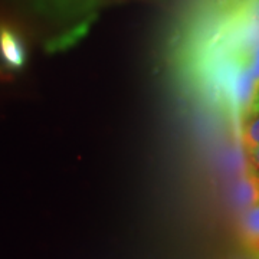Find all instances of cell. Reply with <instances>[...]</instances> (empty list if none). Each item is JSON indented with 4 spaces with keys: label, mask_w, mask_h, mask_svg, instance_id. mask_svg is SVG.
Returning <instances> with one entry per match:
<instances>
[{
    "label": "cell",
    "mask_w": 259,
    "mask_h": 259,
    "mask_svg": "<svg viewBox=\"0 0 259 259\" xmlns=\"http://www.w3.org/2000/svg\"><path fill=\"white\" fill-rule=\"evenodd\" d=\"M242 143L245 150L259 146V112L248 117L242 125Z\"/></svg>",
    "instance_id": "cell-4"
},
{
    "label": "cell",
    "mask_w": 259,
    "mask_h": 259,
    "mask_svg": "<svg viewBox=\"0 0 259 259\" xmlns=\"http://www.w3.org/2000/svg\"><path fill=\"white\" fill-rule=\"evenodd\" d=\"M28 61V48L25 37L15 26L0 23V65L12 72L25 68Z\"/></svg>",
    "instance_id": "cell-1"
},
{
    "label": "cell",
    "mask_w": 259,
    "mask_h": 259,
    "mask_svg": "<svg viewBox=\"0 0 259 259\" xmlns=\"http://www.w3.org/2000/svg\"><path fill=\"white\" fill-rule=\"evenodd\" d=\"M233 200L243 210L259 202V175L256 171H248L233 189Z\"/></svg>",
    "instance_id": "cell-3"
},
{
    "label": "cell",
    "mask_w": 259,
    "mask_h": 259,
    "mask_svg": "<svg viewBox=\"0 0 259 259\" xmlns=\"http://www.w3.org/2000/svg\"><path fill=\"white\" fill-rule=\"evenodd\" d=\"M246 153H248V158H249L250 164L259 170V146L250 148V150H246Z\"/></svg>",
    "instance_id": "cell-5"
},
{
    "label": "cell",
    "mask_w": 259,
    "mask_h": 259,
    "mask_svg": "<svg viewBox=\"0 0 259 259\" xmlns=\"http://www.w3.org/2000/svg\"><path fill=\"white\" fill-rule=\"evenodd\" d=\"M256 112H259V95L258 98H256V101H255V104H253V108H252V111H250L249 117L250 115H253V114H256Z\"/></svg>",
    "instance_id": "cell-6"
},
{
    "label": "cell",
    "mask_w": 259,
    "mask_h": 259,
    "mask_svg": "<svg viewBox=\"0 0 259 259\" xmlns=\"http://www.w3.org/2000/svg\"><path fill=\"white\" fill-rule=\"evenodd\" d=\"M243 248L252 259H259V202L243 210L241 221Z\"/></svg>",
    "instance_id": "cell-2"
}]
</instances>
